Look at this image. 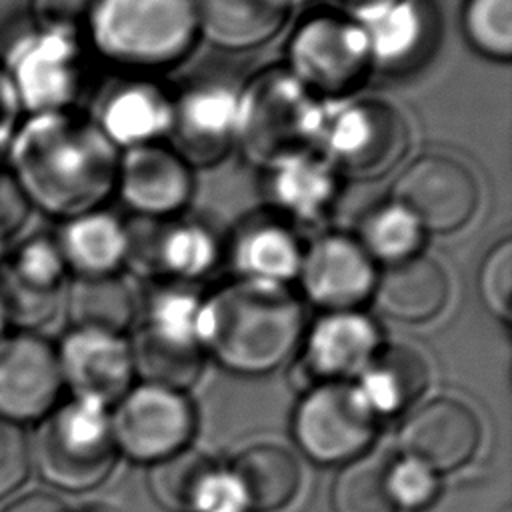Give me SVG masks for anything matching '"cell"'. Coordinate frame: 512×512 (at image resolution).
Returning <instances> with one entry per match:
<instances>
[{"mask_svg": "<svg viewBox=\"0 0 512 512\" xmlns=\"http://www.w3.org/2000/svg\"><path fill=\"white\" fill-rule=\"evenodd\" d=\"M22 118H24V110H22L18 96L8 80V74L0 62V150H6V146Z\"/></svg>", "mask_w": 512, "mask_h": 512, "instance_id": "b9f144b4", "label": "cell"}, {"mask_svg": "<svg viewBox=\"0 0 512 512\" xmlns=\"http://www.w3.org/2000/svg\"><path fill=\"white\" fill-rule=\"evenodd\" d=\"M384 486L396 510L418 512L436 500L440 478L422 462L402 454L384 466Z\"/></svg>", "mask_w": 512, "mask_h": 512, "instance_id": "8d00e7d4", "label": "cell"}, {"mask_svg": "<svg viewBox=\"0 0 512 512\" xmlns=\"http://www.w3.org/2000/svg\"><path fill=\"white\" fill-rule=\"evenodd\" d=\"M110 424L118 452L154 464L188 448L196 418L184 392L142 382L110 408Z\"/></svg>", "mask_w": 512, "mask_h": 512, "instance_id": "30bf717a", "label": "cell"}, {"mask_svg": "<svg viewBox=\"0 0 512 512\" xmlns=\"http://www.w3.org/2000/svg\"><path fill=\"white\" fill-rule=\"evenodd\" d=\"M128 344L134 374H138L144 384L184 392L202 374L206 352L200 348L176 346L144 330H138Z\"/></svg>", "mask_w": 512, "mask_h": 512, "instance_id": "f546056e", "label": "cell"}, {"mask_svg": "<svg viewBox=\"0 0 512 512\" xmlns=\"http://www.w3.org/2000/svg\"><path fill=\"white\" fill-rule=\"evenodd\" d=\"M64 304L72 328H92L124 336L136 316L132 290L118 274L78 276Z\"/></svg>", "mask_w": 512, "mask_h": 512, "instance_id": "f1b7e54d", "label": "cell"}, {"mask_svg": "<svg viewBox=\"0 0 512 512\" xmlns=\"http://www.w3.org/2000/svg\"><path fill=\"white\" fill-rule=\"evenodd\" d=\"M390 200L406 208L424 232L452 234L476 214L480 190L462 162L446 154H426L396 178Z\"/></svg>", "mask_w": 512, "mask_h": 512, "instance_id": "8fae6325", "label": "cell"}, {"mask_svg": "<svg viewBox=\"0 0 512 512\" xmlns=\"http://www.w3.org/2000/svg\"><path fill=\"white\" fill-rule=\"evenodd\" d=\"M84 26L100 56L136 70L180 62L198 38L192 0H94Z\"/></svg>", "mask_w": 512, "mask_h": 512, "instance_id": "3957f363", "label": "cell"}, {"mask_svg": "<svg viewBox=\"0 0 512 512\" xmlns=\"http://www.w3.org/2000/svg\"><path fill=\"white\" fill-rule=\"evenodd\" d=\"M354 386L376 418H390L422 396L428 386V364L410 346L382 344Z\"/></svg>", "mask_w": 512, "mask_h": 512, "instance_id": "d4e9b609", "label": "cell"}, {"mask_svg": "<svg viewBox=\"0 0 512 512\" xmlns=\"http://www.w3.org/2000/svg\"><path fill=\"white\" fill-rule=\"evenodd\" d=\"M320 100L286 68L254 76L238 92L234 142L264 168L302 150H312Z\"/></svg>", "mask_w": 512, "mask_h": 512, "instance_id": "5b68a950", "label": "cell"}, {"mask_svg": "<svg viewBox=\"0 0 512 512\" xmlns=\"http://www.w3.org/2000/svg\"><path fill=\"white\" fill-rule=\"evenodd\" d=\"M174 100L152 82H128L112 88L92 122L116 148L154 144L172 126Z\"/></svg>", "mask_w": 512, "mask_h": 512, "instance_id": "ffe728a7", "label": "cell"}, {"mask_svg": "<svg viewBox=\"0 0 512 512\" xmlns=\"http://www.w3.org/2000/svg\"><path fill=\"white\" fill-rule=\"evenodd\" d=\"M126 232L124 264L144 276L166 274L176 280H196L218 262V242L202 224H164L162 220L140 218L138 224L126 226Z\"/></svg>", "mask_w": 512, "mask_h": 512, "instance_id": "2e32d148", "label": "cell"}, {"mask_svg": "<svg viewBox=\"0 0 512 512\" xmlns=\"http://www.w3.org/2000/svg\"><path fill=\"white\" fill-rule=\"evenodd\" d=\"M6 158L26 204L56 218L98 210L116 188L118 148L92 118L72 110L26 114Z\"/></svg>", "mask_w": 512, "mask_h": 512, "instance_id": "6da1fadb", "label": "cell"}, {"mask_svg": "<svg viewBox=\"0 0 512 512\" xmlns=\"http://www.w3.org/2000/svg\"><path fill=\"white\" fill-rule=\"evenodd\" d=\"M202 306L204 300L192 290L184 286H162L150 296L140 330L176 346L204 350L200 338Z\"/></svg>", "mask_w": 512, "mask_h": 512, "instance_id": "4dcf8cb0", "label": "cell"}, {"mask_svg": "<svg viewBox=\"0 0 512 512\" xmlns=\"http://www.w3.org/2000/svg\"><path fill=\"white\" fill-rule=\"evenodd\" d=\"M238 92L226 84H198L174 100L172 138L174 152L188 162H212L236 134Z\"/></svg>", "mask_w": 512, "mask_h": 512, "instance_id": "d6986e66", "label": "cell"}, {"mask_svg": "<svg viewBox=\"0 0 512 512\" xmlns=\"http://www.w3.org/2000/svg\"><path fill=\"white\" fill-rule=\"evenodd\" d=\"M380 348V330L364 312H324L308 328L304 356L294 370L302 374L304 392L322 382H350L362 374Z\"/></svg>", "mask_w": 512, "mask_h": 512, "instance_id": "4fadbf2b", "label": "cell"}, {"mask_svg": "<svg viewBox=\"0 0 512 512\" xmlns=\"http://www.w3.org/2000/svg\"><path fill=\"white\" fill-rule=\"evenodd\" d=\"M424 234L416 218L390 200L366 216L358 242L374 262L382 260L390 266L418 256Z\"/></svg>", "mask_w": 512, "mask_h": 512, "instance_id": "1f68e13d", "label": "cell"}, {"mask_svg": "<svg viewBox=\"0 0 512 512\" xmlns=\"http://www.w3.org/2000/svg\"><path fill=\"white\" fill-rule=\"evenodd\" d=\"M30 468V442L22 428L0 418V500L24 484Z\"/></svg>", "mask_w": 512, "mask_h": 512, "instance_id": "f35d334b", "label": "cell"}, {"mask_svg": "<svg viewBox=\"0 0 512 512\" xmlns=\"http://www.w3.org/2000/svg\"><path fill=\"white\" fill-rule=\"evenodd\" d=\"M2 512H70V508L58 496L36 490L12 500Z\"/></svg>", "mask_w": 512, "mask_h": 512, "instance_id": "7bdbcfd3", "label": "cell"}, {"mask_svg": "<svg viewBox=\"0 0 512 512\" xmlns=\"http://www.w3.org/2000/svg\"><path fill=\"white\" fill-rule=\"evenodd\" d=\"M62 376L56 348L36 332L0 338V418L12 424L42 420L58 402Z\"/></svg>", "mask_w": 512, "mask_h": 512, "instance_id": "7c38bea8", "label": "cell"}, {"mask_svg": "<svg viewBox=\"0 0 512 512\" xmlns=\"http://www.w3.org/2000/svg\"><path fill=\"white\" fill-rule=\"evenodd\" d=\"M272 204L300 224L320 222L338 194V172L314 150H302L268 166Z\"/></svg>", "mask_w": 512, "mask_h": 512, "instance_id": "603a6c76", "label": "cell"}, {"mask_svg": "<svg viewBox=\"0 0 512 512\" xmlns=\"http://www.w3.org/2000/svg\"><path fill=\"white\" fill-rule=\"evenodd\" d=\"M198 36L220 50L264 46L284 26L290 0H192Z\"/></svg>", "mask_w": 512, "mask_h": 512, "instance_id": "44dd1931", "label": "cell"}, {"mask_svg": "<svg viewBox=\"0 0 512 512\" xmlns=\"http://www.w3.org/2000/svg\"><path fill=\"white\" fill-rule=\"evenodd\" d=\"M462 28L472 48L486 58H512V0H466Z\"/></svg>", "mask_w": 512, "mask_h": 512, "instance_id": "d590c367", "label": "cell"}, {"mask_svg": "<svg viewBox=\"0 0 512 512\" xmlns=\"http://www.w3.org/2000/svg\"><path fill=\"white\" fill-rule=\"evenodd\" d=\"M2 66L24 116L70 110L82 84L78 32L34 26L12 40Z\"/></svg>", "mask_w": 512, "mask_h": 512, "instance_id": "52a82bcc", "label": "cell"}, {"mask_svg": "<svg viewBox=\"0 0 512 512\" xmlns=\"http://www.w3.org/2000/svg\"><path fill=\"white\" fill-rule=\"evenodd\" d=\"M298 2H302V0H290V4L294 6V4H298Z\"/></svg>", "mask_w": 512, "mask_h": 512, "instance_id": "7dc6e473", "label": "cell"}, {"mask_svg": "<svg viewBox=\"0 0 512 512\" xmlns=\"http://www.w3.org/2000/svg\"><path fill=\"white\" fill-rule=\"evenodd\" d=\"M332 512H396L384 486V466L354 458L340 466L330 488Z\"/></svg>", "mask_w": 512, "mask_h": 512, "instance_id": "e575fe53", "label": "cell"}, {"mask_svg": "<svg viewBox=\"0 0 512 512\" xmlns=\"http://www.w3.org/2000/svg\"><path fill=\"white\" fill-rule=\"evenodd\" d=\"M408 144L402 114L380 100H324L312 150L338 174L372 180L396 166Z\"/></svg>", "mask_w": 512, "mask_h": 512, "instance_id": "8992f818", "label": "cell"}, {"mask_svg": "<svg viewBox=\"0 0 512 512\" xmlns=\"http://www.w3.org/2000/svg\"><path fill=\"white\" fill-rule=\"evenodd\" d=\"M116 454L110 408L82 398L54 406L30 444V460L40 478L66 492L100 486L112 472Z\"/></svg>", "mask_w": 512, "mask_h": 512, "instance_id": "277c9868", "label": "cell"}, {"mask_svg": "<svg viewBox=\"0 0 512 512\" xmlns=\"http://www.w3.org/2000/svg\"><path fill=\"white\" fill-rule=\"evenodd\" d=\"M302 334V306L286 286L240 278L202 306V348L236 374L276 370L298 348Z\"/></svg>", "mask_w": 512, "mask_h": 512, "instance_id": "7a4b0ae2", "label": "cell"}, {"mask_svg": "<svg viewBox=\"0 0 512 512\" xmlns=\"http://www.w3.org/2000/svg\"><path fill=\"white\" fill-rule=\"evenodd\" d=\"M56 242L76 276H106L124 264L128 232L114 214L98 208L64 220Z\"/></svg>", "mask_w": 512, "mask_h": 512, "instance_id": "484cf974", "label": "cell"}, {"mask_svg": "<svg viewBox=\"0 0 512 512\" xmlns=\"http://www.w3.org/2000/svg\"><path fill=\"white\" fill-rule=\"evenodd\" d=\"M6 328H8V318H6V310H4V304L0 298V338L6 334Z\"/></svg>", "mask_w": 512, "mask_h": 512, "instance_id": "bcb514c9", "label": "cell"}, {"mask_svg": "<svg viewBox=\"0 0 512 512\" xmlns=\"http://www.w3.org/2000/svg\"><path fill=\"white\" fill-rule=\"evenodd\" d=\"M92 4L94 0H28V12L36 28L78 32Z\"/></svg>", "mask_w": 512, "mask_h": 512, "instance_id": "60d3db41", "label": "cell"}, {"mask_svg": "<svg viewBox=\"0 0 512 512\" xmlns=\"http://www.w3.org/2000/svg\"><path fill=\"white\" fill-rule=\"evenodd\" d=\"M304 248L298 236L278 222L246 226L234 242L232 260L240 278L276 286L298 278Z\"/></svg>", "mask_w": 512, "mask_h": 512, "instance_id": "4316f807", "label": "cell"}, {"mask_svg": "<svg viewBox=\"0 0 512 512\" xmlns=\"http://www.w3.org/2000/svg\"><path fill=\"white\" fill-rule=\"evenodd\" d=\"M240 482L250 512L284 508L300 486V468L290 452L272 444L246 448L230 466Z\"/></svg>", "mask_w": 512, "mask_h": 512, "instance_id": "83f0119b", "label": "cell"}, {"mask_svg": "<svg viewBox=\"0 0 512 512\" xmlns=\"http://www.w3.org/2000/svg\"><path fill=\"white\" fill-rule=\"evenodd\" d=\"M8 238H10V234L0 226V264L6 260V256H8Z\"/></svg>", "mask_w": 512, "mask_h": 512, "instance_id": "f6af8a7d", "label": "cell"}, {"mask_svg": "<svg viewBox=\"0 0 512 512\" xmlns=\"http://www.w3.org/2000/svg\"><path fill=\"white\" fill-rule=\"evenodd\" d=\"M348 18L364 34L370 64L382 68L412 62L430 34V20L420 0H384Z\"/></svg>", "mask_w": 512, "mask_h": 512, "instance_id": "cb8c5ba5", "label": "cell"}, {"mask_svg": "<svg viewBox=\"0 0 512 512\" xmlns=\"http://www.w3.org/2000/svg\"><path fill=\"white\" fill-rule=\"evenodd\" d=\"M298 278L310 302L336 312L356 310L372 298L378 274L374 260L356 238L334 232L304 250Z\"/></svg>", "mask_w": 512, "mask_h": 512, "instance_id": "9a60e30c", "label": "cell"}, {"mask_svg": "<svg viewBox=\"0 0 512 512\" xmlns=\"http://www.w3.org/2000/svg\"><path fill=\"white\" fill-rule=\"evenodd\" d=\"M450 286L444 268L428 258L414 256L386 266L376 278L372 300L378 310L404 324H422L436 318L448 302Z\"/></svg>", "mask_w": 512, "mask_h": 512, "instance_id": "7402d4cb", "label": "cell"}, {"mask_svg": "<svg viewBox=\"0 0 512 512\" xmlns=\"http://www.w3.org/2000/svg\"><path fill=\"white\" fill-rule=\"evenodd\" d=\"M480 442V424L472 410L452 398H434L402 422L398 444L438 476L464 466Z\"/></svg>", "mask_w": 512, "mask_h": 512, "instance_id": "e0dca14e", "label": "cell"}, {"mask_svg": "<svg viewBox=\"0 0 512 512\" xmlns=\"http://www.w3.org/2000/svg\"><path fill=\"white\" fill-rule=\"evenodd\" d=\"M288 72L314 96L344 98L370 70L366 40L348 16L306 18L288 42Z\"/></svg>", "mask_w": 512, "mask_h": 512, "instance_id": "9c48e42d", "label": "cell"}, {"mask_svg": "<svg viewBox=\"0 0 512 512\" xmlns=\"http://www.w3.org/2000/svg\"><path fill=\"white\" fill-rule=\"evenodd\" d=\"M334 4H338L342 10L348 12V16H354L356 12L364 10V8H370L374 4H380L384 0H332Z\"/></svg>", "mask_w": 512, "mask_h": 512, "instance_id": "ee69618b", "label": "cell"}, {"mask_svg": "<svg viewBox=\"0 0 512 512\" xmlns=\"http://www.w3.org/2000/svg\"><path fill=\"white\" fill-rule=\"evenodd\" d=\"M378 418L352 382H322L300 398L292 416L298 448L316 464L342 466L376 438Z\"/></svg>", "mask_w": 512, "mask_h": 512, "instance_id": "ba28073f", "label": "cell"}, {"mask_svg": "<svg viewBox=\"0 0 512 512\" xmlns=\"http://www.w3.org/2000/svg\"><path fill=\"white\" fill-rule=\"evenodd\" d=\"M66 270L56 238L32 236L10 252L4 280L34 294H60Z\"/></svg>", "mask_w": 512, "mask_h": 512, "instance_id": "836d02e7", "label": "cell"}, {"mask_svg": "<svg viewBox=\"0 0 512 512\" xmlns=\"http://www.w3.org/2000/svg\"><path fill=\"white\" fill-rule=\"evenodd\" d=\"M212 466L204 454L184 448L148 464V492L166 512H192L196 492Z\"/></svg>", "mask_w": 512, "mask_h": 512, "instance_id": "d6a6232c", "label": "cell"}, {"mask_svg": "<svg viewBox=\"0 0 512 512\" xmlns=\"http://www.w3.org/2000/svg\"><path fill=\"white\" fill-rule=\"evenodd\" d=\"M56 358L62 386L72 398L112 408L132 388L130 344L122 334L72 328L56 348Z\"/></svg>", "mask_w": 512, "mask_h": 512, "instance_id": "5bb4252c", "label": "cell"}, {"mask_svg": "<svg viewBox=\"0 0 512 512\" xmlns=\"http://www.w3.org/2000/svg\"><path fill=\"white\" fill-rule=\"evenodd\" d=\"M192 512H250V506L232 470L212 466L196 492Z\"/></svg>", "mask_w": 512, "mask_h": 512, "instance_id": "ab89813d", "label": "cell"}, {"mask_svg": "<svg viewBox=\"0 0 512 512\" xmlns=\"http://www.w3.org/2000/svg\"><path fill=\"white\" fill-rule=\"evenodd\" d=\"M478 290L488 312L510 322L512 318V240L498 242L482 260Z\"/></svg>", "mask_w": 512, "mask_h": 512, "instance_id": "74e56055", "label": "cell"}, {"mask_svg": "<svg viewBox=\"0 0 512 512\" xmlns=\"http://www.w3.org/2000/svg\"><path fill=\"white\" fill-rule=\"evenodd\" d=\"M114 190L140 218L164 220L188 202L192 176L172 148L160 142L142 144L118 156Z\"/></svg>", "mask_w": 512, "mask_h": 512, "instance_id": "ac0fdd59", "label": "cell"}]
</instances>
